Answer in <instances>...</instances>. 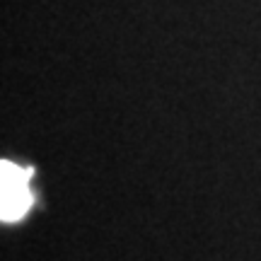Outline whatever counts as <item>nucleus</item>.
<instances>
[{
  "label": "nucleus",
  "instance_id": "1",
  "mask_svg": "<svg viewBox=\"0 0 261 261\" xmlns=\"http://www.w3.org/2000/svg\"><path fill=\"white\" fill-rule=\"evenodd\" d=\"M29 179L32 169L19 167L8 160L0 165V215L5 223H17L29 211L32 205Z\"/></svg>",
  "mask_w": 261,
  "mask_h": 261
}]
</instances>
